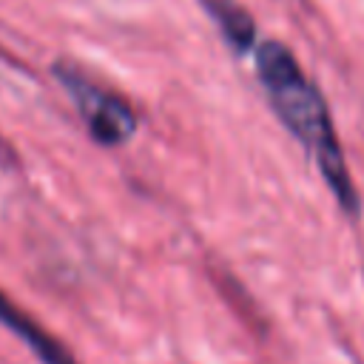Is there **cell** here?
<instances>
[{"label":"cell","instance_id":"obj_1","mask_svg":"<svg viewBox=\"0 0 364 364\" xmlns=\"http://www.w3.org/2000/svg\"><path fill=\"white\" fill-rule=\"evenodd\" d=\"M256 77L279 114L282 125L304 145L321 171L324 182L336 193L338 205L347 213H358V191L347 168L330 108L318 85L304 74L299 60L276 40L256 46Z\"/></svg>","mask_w":364,"mask_h":364},{"label":"cell","instance_id":"obj_2","mask_svg":"<svg viewBox=\"0 0 364 364\" xmlns=\"http://www.w3.org/2000/svg\"><path fill=\"white\" fill-rule=\"evenodd\" d=\"M57 80L65 85L71 100L77 102L91 136L102 145H119L136 131V117L134 111L114 94L102 91L97 82H91L82 71L71 65H57L54 68Z\"/></svg>","mask_w":364,"mask_h":364},{"label":"cell","instance_id":"obj_3","mask_svg":"<svg viewBox=\"0 0 364 364\" xmlns=\"http://www.w3.org/2000/svg\"><path fill=\"white\" fill-rule=\"evenodd\" d=\"M0 321H3L11 333H17V336L37 353V358H40L43 364H77L37 321H31L14 301H9V299L3 296V290H0Z\"/></svg>","mask_w":364,"mask_h":364},{"label":"cell","instance_id":"obj_4","mask_svg":"<svg viewBox=\"0 0 364 364\" xmlns=\"http://www.w3.org/2000/svg\"><path fill=\"white\" fill-rule=\"evenodd\" d=\"M202 6H205V9L210 11V17L222 26V31H225V37L233 43V48L245 51V48L253 46V37H256L253 20H250L233 0H202Z\"/></svg>","mask_w":364,"mask_h":364}]
</instances>
